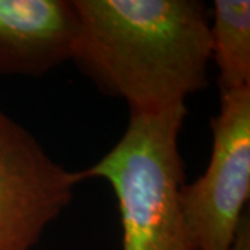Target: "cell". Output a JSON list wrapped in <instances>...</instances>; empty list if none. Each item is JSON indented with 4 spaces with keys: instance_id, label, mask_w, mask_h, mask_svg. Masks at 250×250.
I'll return each mask as SVG.
<instances>
[{
    "instance_id": "cell-5",
    "label": "cell",
    "mask_w": 250,
    "mask_h": 250,
    "mask_svg": "<svg viewBox=\"0 0 250 250\" xmlns=\"http://www.w3.org/2000/svg\"><path fill=\"white\" fill-rule=\"evenodd\" d=\"M74 0H0V77H41L72 60Z\"/></svg>"
},
{
    "instance_id": "cell-1",
    "label": "cell",
    "mask_w": 250,
    "mask_h": 250,
    "mask_svg": "<svg viewBox=\"0 0 250 250\" xmlns=\"http://www.w3.org/2000/svg\"><path fill=\"white\" fill-rule=\"evenodd\" d=\"M72 62L131 113L185 107L207 83L210 14L197 0H74Z\"/></svg>"
},
{
    "instance_id": "cell-7",
    "label": "cell",
    "mask_w": 250,
    "mask_h": 250,
    "mask_svg": "<svg viewBox=\"0 0 250 250\" xmlns=\"http://www.w3.org/2000/svg\"><path fill=\"white\" fill-rule=\"evenodd\" d=\"M228 250H250V225L248 214L245 215L236 233V238Z\"/></svg>"
},
{
    "instance_id": "cell-3",
    "label": "cell",
    "mask_w": 250,
    "mask_h": 250,
    "mask_svg": "<svg viewBox=\"0 0 250 250\" xmlns=\"http://www.w3.org/2000/svg\"><path fill=\"white\" fill-rule=\"evenodd\" d=\"M208 166L181 189V205L200 250H228L245 218L250 196V86L221 92L210 121Z\"/></svg>"
},
{
    "instance_id": "cell-6",
    "label": "cell",
    "mask_w": 250,
    "mask_h": 250,
    "mask_svg": "<svg viewBox=\"0 0 250 250\" xmlns=\"http://www.w3.org/2000/svg\"><path fill=\"white\" fill-rule=\"evenodd\" d=\"M210 49L221 92L250 86V1L215 0L210 17Z\"/></svg>"
},
{
    "instance_id": "cell-4",
    "label": "cell",
    "mask_w": 250,
    "mask_h": 250,
    "mask_svg": "<svg viewBox=\"0 0 250 250\" xmlns=\"http://www.w3.org/2000/svg\"><path fill=\"white\" fill-rule=\"evenodd\" d=\"M82 181L0 107V250L32 249Z\"/></svg>"
},
{
    "instance_id": "cell-2",
    "label": "cell",
    "mask_w": 250,
    "mask_h": 250,
    "mask_svg": "<svg viewBox=\"0 0 250 250\" xmlns=\"http://www.w3.org/2000/svg\"><path fill=\"white\" fill-rule=\"evenodd\" d=\"M187 107L131 113L121 139L81 171L114 190L123 229L121 250H200L182 205L184 161L179 132Z\"/></svg>"
}]
</instances>
